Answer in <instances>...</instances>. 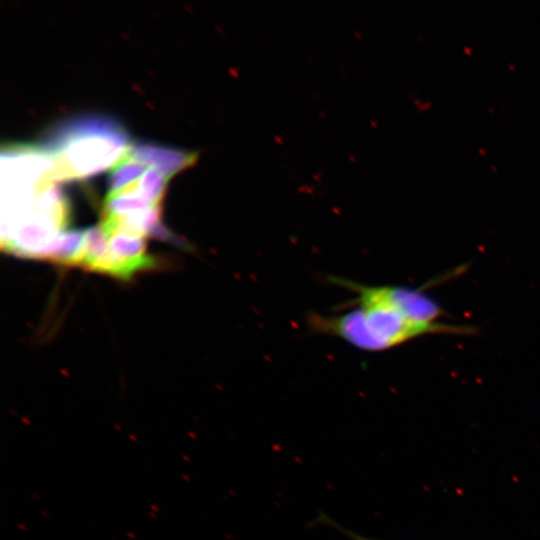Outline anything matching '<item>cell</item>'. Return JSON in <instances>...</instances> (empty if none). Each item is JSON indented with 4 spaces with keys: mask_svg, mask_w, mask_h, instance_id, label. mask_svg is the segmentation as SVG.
<instances>
[{
    "mask_svg": "<svg viewBox=\"0 0 540 540\" xmlns=\"http://www.w3.org/2000/svg\"><path fill=\"white\" fill-rule=\"evenodd\" d=\"M85 231H64L48 248L45 259L63 265H79Z\"/></svg>",
    "mask_w": 540,
    "mask_h": 540,
    "instance_id": "8992f818",
    "label": "cell"
},
{
    "mask_svg": "<svg viewBox=\"0 0 540 540\" xmlns=\"http://www.w3.org/2000/svg\"><path fill=\"white\" fill-rule=\"evenodd\" d=\"M334 285L349 291L351 298L342 308L355 305H381L425 324L439 323L445 315L441 306L420 289L395 285H366L346 278L329 277Z\"/></svg>",
    "mask_w": 540,
    "mask_h": 540,
    "instance_id": "277c9868",
    "label": "cell"
},
{
    "mask_svg": "<svg viewBox=\"0 0 540 540\" xmlns=\"http://www.w3.org/2000/svg\"><path fill=\"white\" fill-rule=\"evenodd\" d=\"M70 214L63 191L57 184L49 186L29 211L1 229L2 248L17 256L45 259L48 248L68 226Z\"/></svg>",
    "mask_w": 540,
    "mask_h": 540,
    "instance_id": "3957f363",
    "label": "cell"
},
{
    "mask_svg": "<svg viewBox=\"0 0 540 540\" xmlns=\"http://www.w3.org/2000/svg\"><path fill=\"white\" fill-rule=\"evenodd\" d=\"M344 309V308H342ZM336 314L310 312L309 330L335 337L366 352H382L430 334H470L471 327L446 323L425 324L381 305H355Z\"/></svg>",
    "mask_w": 540,
    "mask_h": 540,
    "instance_id": "7a4b0ae2",
    "label": "cell"
},
{
    "mask_svg": "<svg viewBox=\"0 0 540 540\" xmlns=\"http://www.w3.org/2000/svg\"><path fill=\"white\" fill-rule=\"evenodd\" d=\"M327 522L331 523L330 520L329 521L327 520ZM331 524H332V526L337 527L338 529H340L343 533L346 534V536L350 537L352 540H374V539L366 538V537H364L362 535L356 534V533H354L352 531H349L347 529H344L343 527H340L335 523H331Z\"/></svg>",
    "mask_w": 540,
    "mask_h": 540,
    "instance_id": "9c48e42d",
    "label": "cell"
},
{
    "mask_svg": "<svg viewBox=\"0 0 540 540\" xmlns=\"http://www.w3.org/2000/svg\"><path fill=\"white\" fill-rule=\"evenodd\" d=\"M128 156L149 168L156 169L168 180L194 166L199 158L198 152L180 150L149 142L132 143Z\"/></svg>",
    "mask_w": 540,
    "mask_h": 540,
    "instance_id": "5b68a950",
    "label": "cell"
},
{
    "mask_svg": "<svg viewBox=\"0 0 540 540\" xmlns=\"http://www.w3.org/2000/svg\"><path fill=\"white\" fill-rule=\"evenodd\" d=\"M146 167L144 164L127 156L113 168L108 180L107 195H114L136 182L146 172Z\"/></svg>",
    "mask_w": 540,
    "mask_h": 540,
    "instance_id": "52a82bcc",
    "label": "cell"
},
{
    "mask_svg": "<svg viewBox=\"0 0 540 540\" xmlns=\"http://www.w3.org/2000/svg\"><path fill=\"white\" fill-rule=\"evenodd\" d=\"M42 147L51 156L56 183L84 180L115 168L129 153L125 127L101 114L73 116L56 124Z\"/></svg>",
    "mask_w": 540,
    "mask_h": 540,
    "instance_id": "6da1fadb",
    "label": "cell"
},
{
    "mask_svg": "<svg viewBox=\"0 0 540 540\" xmlns=\"http://www.w3.org/2000/svg\"><path fill=\"white\" fill-rule=\"evenodd\" d=\"M168 179L154 168L146 172L133 183L134 190L154 206H161L167 191Z\"/></svg>",
    "mask_w": 540,
    "mask_h": 540,
    "instance_id": "ba28073f",
    "label": "cell"
}]
</instances>
